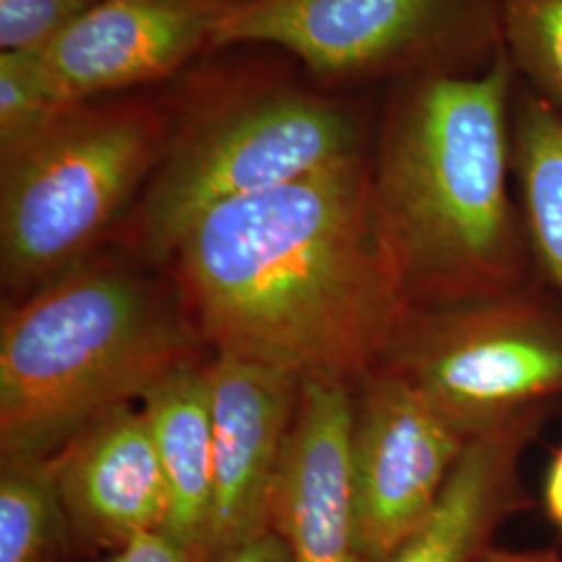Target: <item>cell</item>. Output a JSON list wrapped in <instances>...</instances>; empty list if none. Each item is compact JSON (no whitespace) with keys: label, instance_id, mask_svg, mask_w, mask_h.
<instances>
[{"label":"cell","instance_id":"cell-1","mask_svg":"<svg viewBox=\"0 0 562 562\" xmlns=\"http://www.w3.org/2000/svg\"><path fill=\"white\" fill-rule=\"evenodd\" d=\"M167 265L215 352L302 380L355 385L408 311L373 217L369 150L206 211Z\"/></svg>","mask_w":562,"mask_h":562},{"label":"cell","instance_id":"cell-2","mask_svg":"<svg viewBox=\"0 0 562 562\" xmlns=\"http://www.w3.org/2000/svg\"><path fill=\"white\" fill-rule=\"evenodd\" d=\"M517 83L503 48L482 71L385 90L369 190L408 308L496 299L538 281L513 180Z\"/></svg>","mask_w":562,"mask_h":562},{"label":"cell","instance_id":"cell-3","mask_svg":"<svg viewBox=\"0 0 562 562\" xmlns=\"http://www.w3.org/2000/svg\"><path fill=\"white\" fill-rule=\"evenodd\" d=\"M132 252H94L0 322V457L48 459L104 413L140 401L201 331L178 283Z\"/></svg>","mask_w":562,"mask_h":562},{"label":"cell","instance_id":"cell-4","mask_svg":"<svg viewBox=\"0 0 562 562\" xmlns=\"http://www.w3.org/2000/svg\"><path fill=\"white\" fill-rule=\"evenodd\" d=\"M161 99V159L115 236L153 267L206 211L364 155L375 127L359 102L296 81L276 60L202 63Z\"/></svg>","mask_w":562,"mask_h":562},{"label":"cell","instance_id":"cell-5","mask_svg":"<svg viewBox=\"0 0 562 562\" xmlns=\"http://www.w3.org/2000/svg\"><path fill=\"white\" fill-rule=\"evenodd\" d=\"M169 132L162 99L71 102L0 153V278L11 301L101 250L140 199Z\"/></svg>","mask_w":562,"mask_h":562},{"label":"cell","instance_id":"cell-6","mask_svg":"<svg viewBox=\"0 0 562 562\" xmlns=\"http://www.w3.org/2000/svg\"><path fill=\"white\" fill-rule=\"evenodd\" d=\"M271 46L322 86L475 74L503 50V0H238L213 50Z\"/></svg>","mask_w":562,"mask_h":562},{"label":"cell","instance_id":"cell-7","mask_svg":"<svg viewBox=\"0 0 562 562\" xmlns=\"http://www.w3.org/2000/svg\"><path fill=\"white\" fill-rule=\"evenodd\" d=\"M378 367L475 440L527 406L562 402V301L538 280L496 299L408 308Z\"/></svg>","mask_w":562,"mask_h":562},{"label":"cell","instance_id":"cell-8","mask_svg":"<svg viewBox=\"0 0 562 562\" xmlns=\"http://www.w3.org/2000/svg\"><path fill=\"white\" fill-rule=\"evenodd\" d=\"M469 438L422 392L375 367L352 385L350 475L362 562H387L431 517Z\"/></svg>","mask_w":562,"mask_h":562},{"label":"cell","instance_id":"cell-9","mask_svg":"<svg viewBox=\"0 0 562 562\" xmlns=\"http://www.w3.org/2000/svg\"><path fill=\"white\" fill-rule=\"evenodd\" d=\"M213 413V510L204 562L271 529V503L299 411L302 378L215 352L206 364Z\"/></svg>","mask_w":562,"mask_h":562},{"label":"cell","instance_id":"cell-10","mask_svg":"<svg viewBox=\"0 0 562 562\" xmlns=\"http://www.w3.org/2000/svg\"><path fill=\"white\" fill-rule=\"evenodd\" d=\"M238 0H99L41 57L60 101L113 97L173 80L213 50Z\"/></svg>","mask_w":562,"mask_h":562},{"label":"cell","instance_id":"cell-11","mask_svg":"<svg viewBox=\"0 0 562 562\" xmlns=\"http://www.w3.org/2000/svg\"><path fill=\"white\" fill-rule=\"evenodd\" d=\"M352 385L304 378L271 503L290 562H362L350 475Z\"/></svg>","mask_w":562,"mask_h":562},{"label":"cell","instance_id":"cell-12","mask_svg":"<svg viewBox=\"0 0 562 562\" xmlns=\"http://www.w3.org/2000/svg\"><path fill=\"white\" fill-rule=\"evenodd\" d=\"M69 531L117 548L162 529L169 508L161 461L142 411L123 404L86 425L53 457Z\"/></svg>","mask_w":562,"mask_h":562},{"label":"cell","instance_id":"cell-13","mask_svg":"<svg viewBox=\"0 0 562 562\" xmlns=\"http://www.w3.org/2000/svg\"><path fill=\"white\" fill-rule=\"evenodd\" d=\"M559 404L527 406L471 440L422 529L387 562H480L506 522L533 506L522 461Z\"/></svg>","mask_w":562,"mask_h":562},{"label":"cell","instance_id":"cell-14","mask_svg":"<svg viewBox=\"0 0 562 562\" xmlns=\"http://www.w3.org/2000/svg\"><path fill=\"white\" fill-rule=\"evenodd\" d=\"M140 401L169 496L162 531L194 561L204 562L213 510V413L206 364H181Z\"/></svg>","mask_w":562,"mask_h":562},{"label":"cell","instance_id":"cell-15","mask_svg":"<svg viewBox=\"0 0 562 562\" xmlns=\"http://www.w3.org/2000/svg\"><path fill=\"white\" fill-rule=\"evenodd\" d=\"M513 180L538 280L562 301V111L521 80L513 101Z\"/></svg>","mask_w":562,"mask_h":562},{"label":"cell","instance_id":"cell-16","mask_svg":"<svg viewBox=\"0 0 562 562\" xmlns=\"http://www.w3.org/2000/svg\"><path fill=\"white\" fill-rule=\"evenodd\" d=\"M65 531L50 457H0V562H46Z\"/></svg>","mask_w":562,"mask_h":562},{"label":"cell","instance_id":"cell-17","mask_svg":"<svg viewBox=\"0 0 562 562\" xmlns=\"http://www.w3.org/2000/svg\"><path fill=\"white\" fill-rule=\"evenodd\" d=\"M503 48L519 80L562 111V0H503Z\"/></svg>","mask_w":562,"mask_h":562},{"label":"cell","instance_id":"cell-18","mask_svg":"<svg viewBox=\"0 0 562 562\" xmlns=\"http://www.w3.org/2000/svg\"><path fill=\"white\" fill-rule=\"evenodd\" d=\"M63 106L41 55L0 53V153L36 136Z\"/></svg>","mask_w":562,"mask_h":562},{"label":"cell","instance_id":"cell-19","mask_svg":"<svg viewBox=\"0 0 562 562\" xmlns=\"http://www.w3.org/2000/svg\"><path fill=\"white\" fill-rule=\"evenodd\" d=\"M99 0H0V53L42 55Z\"/></svg>","mask_w":562,"mask_h":562},{"label":"cell","instance_id":"cell-20","mask_svg":"<svg viewBox=\"0 0 562 562\" xmlns=\"http://www.w3.org/2000/svg\"><path fill=\"white\" fill-rule=\"evenodd\" d=\"M106 562H196L194 557L167 536L162 529L146 531L121 546L117 554Z\"/></svg>","mask_w":562,"mask_h":562},{"label":"cell","instance_id":"cell-21","mask_svg":"<svg viewBox=\"0 0 562 562\" xmlns=\"http://www.w3.org/2000/svg\"><path fill=\"white\" fill-rule=\"evenodd\" d=\"M213 562H290V557L280 536L269 529L261 536L236 546Z\"/></svg>","mask_w":562,"mask_h":562},{"label":"cell","instance_id":"cell-22","mask_svg":"<svg viewBox=\"0 0 562 562\" xmlns=\"http://www.w3.org/2000/svg\"><path fill=\"white\" fill-rule=\"evenodd\" d=\"M543 508L548 519L562 533V443L550 457L543 477Z\"/></svg>","mask_w":562,"mask_h":562},{"label":"cell","instance_id":"cell-23","mask_svg":"<svg viewBox=\"0 0 562 562\" xmlns=\"http://www.w3.org/2000/svg\"><path fill=\"white\" fill-rule=\"evenodd\" d=\"M480 562H562V554L554 548H498L492 546Z\"/></svg>","mask_w":562,"mask_h":562}]
</instances>
